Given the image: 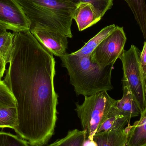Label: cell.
Here are the masks:
<instances>
[{"instance_id": "603a6c76", "label": "cell", "mask_w": 146, "mask_h": 146, "mask_svg": "<svg viewBox=\"0 0 146 146\" xmlns=\"http://www.w3.org/2000/svg\"><path fill=\"white\" fill-rule=\"evenodd\" d=\"M6 70V65L3 61L0 58V79H1L4 76Z\"/></svg>"}, {"instance_id": "8992f818", "label": "cell", "mask_w": 146, "mask_h": 146, "mask_svg": "<svg viewBox=\"0 0 146 146\" xmlns=\"http://www.w3.org/2000/svg\"><path fill=\"white\" fill-rule=\"evenodd\" d=\"M126 41L123 27L117 26L93 51L90 55L91 60L104 67L115 64L124 50Z\"/></svg>"}, {"instance_id": "e0dca14e", "label": "cell", "mask_w": 146, "mask_h": 146, "mask_svg": "<svg viewBox=\"0 0 146 146\" xmlns=\"http://www.w3.org/2000/svg\"><path fill=\"white\" fill-rule=\"evenodd\" d=\"M15 33L7 31L0 34V58L6 65L11 60L13 49Z\"/></svg>"}, {"instance_id": "ffe728a7", "label": "cell", "mask_w": 146, "mask_h": 146, "mask_svg": "<svg viewBox=\"0 0 146 146\" xmlns=\"http://www.w3.org/2000/svg\"><path fill=\"white\" fill-rule=\"evenodd\" d=\"M25 140L10 133L0 131V146H30Z\"/></svg>"}, {"instance_id": "2e32d148", "label": "cell", "mask_w": 146, "mask_h": 146, "mask_svg": "<svg viewBox=\"0 0 146 146\" xmlns=\"http://www.w3.org/2000/svg\"><path fill=\"white\" fill-rule=\"evenodd\" d=\"M86 138V131L75 129L69 131L64 138L48 146H82Z\"/></svg>"}, {"instance_id": "d4e9b609", "label": "cell", "mask_w": 146, "mask_h": 146, "mask_svg": "<svg viewBox=\"0 0 146 146\" xmlns=\"http://www.w3.org/2000/svg\"><path fill=\"white\" fill-rule=\"evenodd\" d=\"M7 31V30L6 27L0 23V34Z\"/></svg>"}, {"instance_id": "7402d4cb", "label": "cell", "mask_w": 146, "mask_h": 146, "mask_svg": "<svg viewBox=\"0 0 146 146\" xmlns=\"http://www.w3.org/2000/svg\"><path fill=\"white\" fill-rule=\"evenodd\" d=\"M140 64L141 72L145 82H146V41L140 56Z\"/></svg>"}, {"instance_id": "5bb4252c", "label": "cell", "mask_w": 146, "mask_h": 146, "mask_svg": "<svg viewBox=\"0 0 146 146\" xmlns=\"http://www.w3.org/2000/svg\"><path fill=\"white\" fill-rule=\"evenodd\" d=\"M130 8L139 25L143 36L146 39V5L145 0H123Z\"/></svg>"}, {"instance_id": "7c38bea8", "label": "cell", "mask_w": 146, "mask_h": 146, "mask_svg": "<svg viewBox=\"0 0 146 146\" xmlns=\"http://www.w3.org/2000/svg\"><path fill=\"white\" fill-rule=\"evenodd\" d=\"M127 146H146V108L141 114L139 120L131 126Z\"/></svg>"}, {"instance_id": "ac0fdd59", "label": "cell", "mask_w": 146, "mask_h": 146, "mask_svg": "<svg viewBox=\"0 0 146 146\" xmlns=\"http://www.w3.org/2000/svg\"><path fill=\"white\" fill-rule=\"evenodd\" d=\"M129 120L127 117L113 114L111 111L108 117L101 124L97 133L121 130L124 128Z\"/></svg>"}, {"instance_id": "d6986e66", "label": "cell", "mask_w": 146, "mask_h": 146, "mask_svg": "<svg viewBox=\"0 0 146 146\" xmlns=\"http://www.w3.org/2000/svg\"><path fill=\"white\" fill-rule=\"evenodd\" d=\"M76 5L82 3H88L93 6L95 11L100 16L104 17L107 11L113 6V0H66Z\"/></svg>"}, {"instance_id": "5b68a950", "label": "cell", "mask_w": 146, "mask_h": 146, "mask_svg": "<svg viewBox=\"0 0 146 146\" xmlns=\"http://www.w3.org/2000/svg\"><path fill=\"white\" fill-rule=\"evenodd\" d=\"M140 54L139 49L132 45L128 50H123L119 58L122 63L123 82L130 88L142 113L146 108V87L140 64Z\"/></svg>"}, {"instance_id": "277c9868", "label": "cell", "mask_w": 146, "mask_h": 146, "mask_svg": "<svg viewBox=\"0 0 146 146\" xmlns=\"http://www.w3.org/2000/svg\"><path fill=\"white\" fill-rule=\"evenodd\" d=\"M116 100L105 91L85 96L82 104L76 103L75 110L80 121L82 130L86 131V138L93 140L99 128L111 112Z\"/></svg>"}, {"instance_id": "3957f363", "label": "cell", "mask_w": 146, "mask_h": 146, "mask_svg": "<svg viewBox=\"0 0 146 146\" xmlns=\"http://www.w3.org/2000/svg\"><path fill=\"white\" fill-rule=\"evenodd\" d=\"M31 23L38 28L72 38L73 16L76 5L66 0H16Z\"/></svg>"}, {"instance_id": "52a82bcc", "label": "cell", "mask_w": 146, "mask_h": 146, "mask_svg": "<svg viewBox=\"0 0 146 146\" xmlns=\"http://www.w3.org/2000/svg\"><path fill=\"white\" fill-rule=\"evenodd\" d=\"M0 23L14 33L31 29V22L16 0H0Z\"/></svg>"}, {"instance_id": "6da1fadb", "label": "cell", "mask_w": 146, "mask_h": 146, "mask_svg": "<svg viewBox=\"0 0 146 146\" xmlns=\"http://www.w3.org/2000/svg\"><path fill=\"white\" fill-rule=\"evenodd\" d=\"M14 33L3 80L16 100L18 124L14 130L31 146H43L54 135L57 119L55 60L30 31Z\"/></svg>"}, {"instance_id": "9c48e42d", "label": "cell", "mask_w": 146, "mask_h": 146, "mask_svg": "<svg viewBox=\"0 0 146 146\" xmlns=\"http://www.w3.org/2000/svg\"><path fill=\"white\" fill-rule=\"evenodd\" d=\"M123 87L122 98L119 100H116L111 112L125 117L130 120L132 117L141 115V111L130 88L125 82H123Z\"/></svg>"}, {"instance_id": "30bf717a", "label": "cell", "mask_w": 146, "mask_h": 146, "mask_svg": "<svg viewBox=\"0 0 146 146\" xmlns=\"http://www.w3.org/2000/svg\"><path fill=\"white\" fill-rule=\"evenodd\" d=\"M91 3H82L76 5L73 16L78 30L82 31L95 25L101 19Z\"/></svg>"}, {"instance_id": "9a60e30c", "label": "cell", "mask_w": 146, "mask_h": 146, "mask_svg": "<svg viewBox=\"0 0 146 146\" xmlns=\"http://www.w3.org/2000/svg\"><path fill=\"white\" fill-rule=\"evenodd\" d=\"M18 124L17 107L0 106V128H10L14 129Z\"/></svg>"}, {"instance_id": "44dd1931", "label": "cell", "mask_w": 146, "mask_h": 146, "mask_svg": "<svg viewBox=\"0 0 146 146\" xmlns=\"http://www.w3.org/2000/svg\"><path fill=\"white\" fill-rule=\"evenodd\" d=\"M17 107L16 100L11 90L3 80L0 79V106Z\"/></svg>"}, {"instance_id": "cb8c5ba5", "label": "cell", "mask_w": 146, "mask_h": 146, "mask_svg": "<svg viewBox=\"0 0 146 146\" xmlns=\"http://www.w3.org/2000/svg\"><path fill=\"white\" fill-rule=\"evenodd\" d=\"M82 146H98V144L94 140L89 139L86 138Z\"/></svg>"}, {"instance_id": "ba28073f", "label": "cell", "mask_w": 146, "mask_h": 146, "mask_svg": "<svg viewBox=\"0 0 146 146\" xmlns=\"http://www.w3.org/2000/svg\"><path fill=\"white\" fill-rule=\"evenodd\" d=\"M30 31L37 41L52 55L61 57L66 53L68 37L65 35L44 29L33 28Z\"/></svg>"}, {"instance_id": "8fae6325", "label": "cell", "mask_w": 146, "mask_h": 146, "mask_svg": "<svg viewBox=\"0 0 146 146\" xmlns=\"http://www.w3.org/2000/svg\"><path fill=\"white\" fill-rule=\"evenodd\" d=\"M131 126L129 124L121 130L96 133L93 140L98 146H127Z\"/></svg>"}, {"instance_id": "7a4b0ae2", "label": "cell", "mask_w": 146, "mask_h": 146, "mask_svg": "<svg viewBox=\"0 0 146 146\" xmlns=\"http://www.w3.org/2000/svg\"><path fill=\"white\" fill-rule=\"evenodd\" d=\"M60 58L62 66L67 70L70 83L76 95L90 96L113 89L111 75L114 64L104 67L93 62L90 56L72 53H66Z\"/></svg>"}, {"instance_id": "484cf974", "label": "cell", "mask_w": 146, "mask_h": 146, "mask_svg": "<svg viewBox=\"0 0 146 146\" xmlns=\"http://www.w3.org/2000/svg\"></svg>"}, {"instance_id": "4fadbf2b", "label": "cell", "mask_w": 146, "mask_h": 146, "mask_svg": "<svg viewBox=\"0 0 146 146\" xmlns=\"http://www.w3.org/2000/svg\"><path fill=\"white\" fill-rule=\"evenodd\" d=\"M116 27L115 24L106 27L92 38L90 39L81 48L76 52L72 53V54L81 56L91 55L93 51L101 43V42L114 31Z\"/></svg>"}]
</instances>
